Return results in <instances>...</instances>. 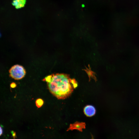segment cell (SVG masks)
Instances as JSON below:
<instances>
[{"label": "cell", "mask_w": 139, "mask_h": 139, "mask_svg": "<svg viewBox=\"0 0 139 139\" xmlns=\"http://www.w3.org/2000/svg\"><path fill=\"white\" fill-rule=\"evenodd\" d=\"M84 111L85 114L87 116L91 117L95 115L96 110L93 106L88 105L84 107Z\"/></svg>", "instance_id": "3957f363"}, {"label": "cell", "mask_w": 139, "mask_h": 139, "mask_svg": "<svg viewBox=\"0 0 139 139\" xmlns=\"http://www.w3.org/2000/svg\"><path fill=\"white\" fill-rule=\"evenodd\" d=\"M10 86L12 88H14L16 86V84L14 83H12L11 84Z\"/></svg>", "instance_id": "8992f818"}, {"label": "cell", "mask_w": 139, "mask_h": 139, "mask_svg": "<svg viewBox=\"0 0 139 139\" xmlns=\"http://www.w3.org/2000/svg\"><path fill=\"white\" fill-rule=\"evenodd\" d=\"M82 7H84V5H83V4H82Z\"/></svg>", "instance_id": "ba28073f"}, {"label": "cell", "mask_w": 139, "mask_h": 139, "mask_svg": "<svg viewBox=\"0 0 139 139\" xmlns=\"http://www.w3.org/2000/svg\"><path fill=\"white\" fill-rule=\"evenodd\" d=\"M85 123H76L71 125L69 128L70 129H76L80 131H82L83 129L85 127Z\"/></svg>", "instance_id": "277c9868"}, {"label": "cell", "mask_w": 139, "mask_h": 139, "mask_svg": "<svg viewBox=\"0 0 139 139\" xmlns=\"http://www.w3.org/2000/svg\"><path fill=\"white\" fill-rule=\"evenodd\" d=\"M36 103L37 106L38 108H40L43 105L44 101L42 99H38L36 100Z\"/></svg>", "instance_id": "5b68a950"}, {"label": "cell", "mask_w": 139, "mask_h": 139, "mask_svg": "<svg viewBox=\"0 0 139 139\" xmlns=\"http://www.w3.org/2000/svg\"><path fill=\"white\" fill-rule=\"evenodd\" d=\"M43 80L47 83L50 92L59 99L68 97L77 85L75 79H71L68 75L64 74L49 75Z\"/></svg>", "instance_id": "6da1fadb"}, {"label": "cell", "mask_w": 139, "mask_h": 139, "mask_svg": "<svg viewBox=\"0 0 139 139\" xmlns=\"http://www.w3.org/2000/svg\"><path fill=\"white\" fill-rule=\"evenodd\" d=\"M10 76L15 80H19L23 77L26 74L24 68L22 66L16 65L12 67L9 71Z\"/></svg>", "instance_id": "7a4b0ae2"}, {"label": "cell", "mask_w": 139, "mask_h": 139, "mask_svg": "<svg viewBox=\"0 0 139 139\" xmlns=\"http://www.w3.org/2000/svg\"><path fill=\"white\" fill-rule=\"evenodd\" d=\"M3 128L1 126H0V135L1 136L3 133Z\"/></svg>", "instance_id": "52a82bcc"}]
</instances>
